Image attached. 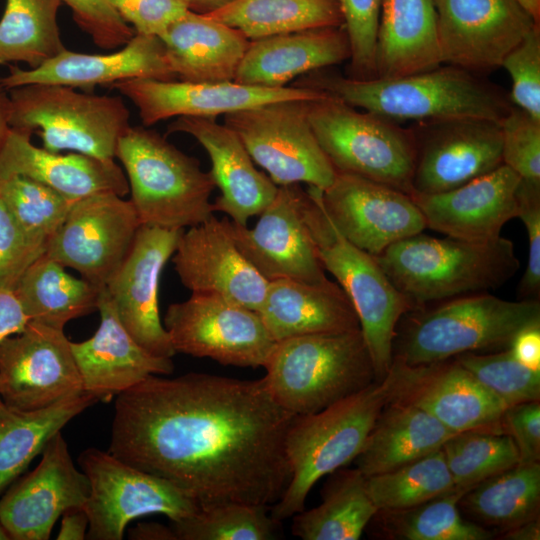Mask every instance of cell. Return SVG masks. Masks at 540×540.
Wrapping results in <instances>:
<instances>
[{"label": "cell", "mask_w": 540, "mask_h": 540, "mask_svg": "<svg viewBox=\"0 0 540 540\" xmlns=\"http://www.w3.org/2000/svg\"><path fill=\"white\" fill-rule=\"evenodd\" d=\"M294 416L263 379L152 375L116 397L108 452L167 480L199 509L268 507L291 478L285 437Z\"/></svg>", "instance_id": "obj_1"}, {"label": "cell", "mask_w": 540, "mask_h": 540, "mask_svg": "<svg viewBox=\"0 0 540 540\" xmlns=\"http://www.w3.org/2000/svg\"><path fill=\"white\" fill-rule=\"evenodd\" d=\"M296 84L397 123L455 118L500 122L514 106L501 87L481 75L444 64L394 78L354 79L316 70Z\"/></svg>", "instance_id": "obj_2"}, {"label": "cell", "mask_w": 540, "mask_h": 540, "mask_svg": "<svg viewBox=\"0 0 540 540\" xmlns=\"http://www.w3.org/2000/svg\"><path fill=\"white\" fill-rule=\"evenodd\" d=\"M374 257L413 310L431 302L496 290L519 269L513 242L502 236L473 242L421 232Z\"/></svg>", "instance_id": "obj_3"}, {"label": "cell", "mask_w": 540, "mask_h": 540, "mask_svg": "<svg viewBox=\"0 0 540 540\" xmlns=\"http://www.w3.org/2000/svg\"><path fill=\"white\" fill-rule=\"evenodd\" d=\"M403 318L393 343V362L417 366L510 348L520 332L540 326V302L475 293L409 311Z\"/></svg>", "instance_id": "obj_4"}, {"label": "cell", "mask_w": 540, "mask_h": 540, "mask_svg": "<svg viewBox=\"0 0 540 540\" xmlns=\"http://www.w3.org/2000/svg\"><path fill=\"white\" fill-rule=\"evenodd\" d=\"M390 372L362 390L312 414L295 415L285 437L290 481L272 505L282 521L304 510L308 493L322 477L357 457L380 413L391 399Z\"/></svg>", "instance_id": "obj_5"}, {"label": "cell", "mask_w": 540, "mask_h": 540, "mask_svg": "<svg viewBox=\"0 0 540 540\" xmlns=\"http://www.w3.org/2000/svg\"><path fill=\"white\" fill-rule=\"evenodd\" d=\"M263 367L270 395L294 415L316 413L376 381L360 329L278 341Z\"/></svg>", "instance_id": "obj_6"}, {"label": "cell", "mask_w": 540, "mask_h": 540, "mask_svg": "<svg viewBox=\"0 0 540 540\" xmlns=\"http://www.w3.org/2000/svg\"><path fill=\"white\" fill-rule=\"evenodd\" d=\"M115 158L141 225L185 229L213 215L210 196L216 185L210 172L157 132L130 126L118 141Z\"/></svg>", "instance_id": "obj_7"}, {"label": "cell", "mask_w": 540, "mask_h": 540, "mask_svg": "<svg viewBox=\"0 0 540 540\" xmlns=\"http://www.w3.org/2000/svg\"><path fill=\"white\" fill-rule=\"evenodd\" d=\"M11 129L37 134L51 152L72 151L114 160L129 129V110L120 97L76 92L56 84L9 89Z\"/></svg>", "instance_id": "obj_8"}, {"label": "cell", "mask_w": 540, "mask_h": 540, "mask_svg": "<svg viewBox=\"0 0 540 540\" xmlns=\"http://www.w3.org/2000/svg\"><path fill=\"white\" fill-rule=\"evenodd\" d=\"M307 114L336 172L412 194L415 151L409 128L330 96L309 101Z\"/></svg>", "instance_id": "obj_9"}, {"label": "cell", "mask_w": 540, "mask_h": 540, "mask_svg": "<svg viewBox=\"0 0 540 540\" xmlns=\"http://www.w3.org/2000/svg\"><path fill=\"white\" fill-rule=\"evenodd\" d=\"M320 193L315 224L319 258L352 303L372 359L376 381H381L393 363L398 324L413 310V305L392 283L373 255L359 249L338 232L321 204Z\"/></svg>", "instance_id": "obj_10"}, {"label": "cell", "mask_w": 540, "mask_h": 540, "mask_svg": "<svg viewBox=\"0 0 540 540\" xmlns=\"http://www.w3.org/2000/svg\"><path fill=\"white\" fill-rule=\"evenodd\" d=\"M308 102H271L224 117V124L277 186L306 183L324 190L336 176L309 123Z\"/></svg>", "instance_id": "obj_11"}, {"label": "cell", "mask_w": 540, "mask_h": 540, "mask_svg": "<svg viewBox=\"0 0 540 540\" xmlns=\"http://www.w3.org/2000/svg\"><path fill=\"white\" fill-rule=\"evenodd\" d=\"M318 201L309 187L278 186L273 200L253 228L229 219L237 247L269 282L292 279L308 283L328 280L315 235Z\"/></svg>", "instance_id": "obj_12"}, {"label": "cell", "mask_w": 540, "mask_h": 540, "mask_svg": "<svg viewBox=\"0 0 540 540\" xmlns=\"http://www.w3.org/2000/svg\"><path fill=\"white\" fill-rule=\"evenodd\" d=\"M78 463L90 486L84 505L89 517L86 539L121 540L127 525L138 517L163 514L177 522L199 509L167 480L109 452L88 448L80 454Z\"/></svg>", "instance_id": "obj_13"}, {"label": "cell", "mask_w": 540, "mask_h": 540, "mask_svg": "<svg viewBox=\"0 0 540 540\" xmlns=\"http://www.w3.org/2000/svg\"><path fill=\"white\" fill-rule=\"evenodd\" d=\"M163 325L176 353L223 365L263 367L276 343L257 311L211 294L170 304Z\"/></svg>", "instance_id": "obj_14"}, {"label": "cell", "mask_w": 540, "mask_h": 540, "mask_svg": "<svg viewBox=\"0 0 540 540\" xmlns=\"http://www.w3.org/2000/svg\"><path fill=\"white\" fill-rule=\"evenodd\" d=\"M141 223L130 200L111 192L73 202L45 254L104 287L127 255Z\"/></svg>", "instance_id": "obj_15"}, {"label": "cell", "mask_w": 540, "mask_h": 540, "mask_svg": "<svg viewBox=\"0 0 540 540\" xmlns=\"http://www.w3.org/2000/svg\"><path fill=\"white\" fill-rule=\"evenodd\" d=\"M409 129L415 151L411 195L448 191L503 165L498 121L455 118Z\"/></svg>", "instance_id": "obj_16"}, {"label": "cell", "mask_w": 540, "mask_h": 540, "mask_svg": "<svg viewBox=\"0 0 540 540\" xmlns=\"http://www.w3.org/2000/svg\"><path fill=\"white\" fill-rule=\"evenodd\" d=\"M84 392L62 329L28 322L0 344V398L13 409L35 411Z\"/></svg>", "instance_id": "obj_17"}, {"label": "cell", "mask_w": 540, "mask_h": 540, "mask_svg": "<svg viewBox=\"0 0 540 540\" xmlns=\"http://www.w3.org/2000/svg\"><path fill=\"white\" fill-rule=\"evenodd\" d=\"M440 63L482 75L537 25L515 0H435Z\"/></svg>", "instance_id": "obj_18"}, {"label": "cell", "mask_w": 540, "mask_h": 540, "mask_svg": "<svg viewBox=\"0 0 540 540\" xmlns=\"http://www.w3.org/2000/svg\"><path fill=\"white\" fill-rule=\"evenodd\" d=\"M389 372L390 401L416 406L454 433H503L508 406L454 358L417 366L393 362Z\"/></svg>", "instance_id": "obj_19"}, {"label": "cell", "mask_w": 540, "mask_h": 540, "mask_svg": "<svg viewBox=\"0 0 540 540\" xmlns=\"http://www.w3.org/2000/svg\"><path fill=\"white\" fill-rule=\"evenodd\" d=\"M184 229L141 225L122 263L104 289L118 318L149 353L172 358L176 352L159 313V280Z\"/></svg>", "instance_id": "obj_20"}, {"label": "cell", "mask_w": 540, "mask_h": 540, "mask_svg": "<svg viewBox=\"0 0 540 540\" xmlns=\"http://www.w3.org/2000/svg\"><path fill=\"white\" fill-rule=\"evenodd\" d=\"M320 200L338 232L373 256L426 229L411 195L357 175L337 172Z\"/></svg>", "instance_id": "obj_21"}, {"label": "cell", "mask_w": 540, "mask_h": 540, "mask_svg": "<svg viewBox=\"0 0 540 540\" xmlns=\"http://www.w3.org/2000/svg\"><path fill=\"white\" fill-rule=\"evenodd\" d=\"M34 470L19 477L0 498V522L12 540H47L68 509L84 507L90 493L61 433L45 445Z\"/></svg>", "instance_id": "obj_22"}, {"label": "cell", "mask_w": 540, "mask_h": 540, "mask_svg": "<svg viewBox=\"0 0 540 540\" xmlns=\"http://www.w3.org/2000/svg\"><path fill=\"white\" fill-rule=\"evenodd\" d=\"M137 107L145 126L172 117H213L241 111L261 104L327 97L306 87L268 88L227 82L161 81L129 79L109 85Z\"/></svg>", "instance_id": "obj_23"}, {"label": "cell", "mask_w": 540, "mask_h": 540, "mask_svg": "<svg viewBox=\"0 0 540 540\" xmlns=\"http://www.w3.org/2000/svg\"><path fill=\"white\" fill-rule=\"evenodd\" d=\"M172 262L191 293L217 295L254 311L262 305L269 281L237 247L227 217L212 215L183 230Z\"/></svg>", "instance_id": "obj_24"}, {"label": "cell", "mask_w": 540, "mask_h": 540, "mask_svg": "<svg viewBox=\"0 0 540 540\" xmlns=\"http://www.w3.org/2000/svg\"><path fill=\"white\" fill-rule=\"evenodd\" d=\"M129 79H176L162 40L156 35L135 33L120 50L108 54H86L70 50L34 69L11 66L0 78L9 90L28 84H56L92 90Z\"/></svg>", "instance_id": "obj_25"}, {"label": "cell", "mask_w": 540, "mask_h": 540, "mask_svg": "<svg viewBox=\"0 0 540 540\" xmlns=\"http://www.w3.org/2000/svg\"><path fill=\"white\" fill-rule=\"evenodd\" d=\"M519 175L505 165L454 189L413 194L426 228L448 237L485 242L501 236L503 226L516 217Z\"/></svg>", "instance_id": "obj_26"}, {"label": "cell", "mask_w": 540, "mask_h": 540, "mask_svg": "<svg viewBox=\"0 0 540 540\" xmlns=\"http://www.w3.org/2000/svg\"><path fill=\"white\" fill-rule=\"evenodd\" d=\"M97 310L100 323L93 336L71 342L85 392L98 401H110L152 375L174 371L171 358L149 353L129 334L104 287Z\"/></svg>", "instance_id": "obj_27"}, {"label": "cell", "mask_w": 540, "mask_h": 540, "mask_svg": "<svg viewBox=\"0 0 540 540\" xmlns=\"http://www.w3.org/2000/svg\"><path fill=\"white\" fill-rule=\"evenodd\" d=\"M185 133L195 138L211 161L209 171L220 195L212 203L234 223L247 226L273 200L278 186L254 165L238 135L213 117H177L168 133Z\"/></svg>", "instance_id": "obj_28"}, {"label": "cell", "mask_w": 540, "mask_h": 540, "mask_svg": "<svg viewBox=\"0 0 540 540\" xmlns=\"http://www.w3.org/2000/svg\"><path fill=\"white\" fill-rule=\"evenodd\" d=\"M22 175L76 201L90 195L129 193L126 175L115 160L71 152L60 154L31 142V135L10 129L0 148V177Z\"/></svg>", "instance_id": "obj_29"}, {"label": "cell", "mask_w": 540, "mask_h": 540, "mask_svg": "<svg viewBox=\"0 0 540 540\" xmlns=\"http://www.w3.org/2000/svg\"><path fill=\"white\" fill-rule=\"evenodd\" d=\"M344 26L324 27L251 40L234 81L268 88L286 87L299 75L349 60Z\"/></svg>", "instance_id": "obj_30"}, {"label": "cell", "mask_w": 540, "mask_h": 540, "mask_svg": "<svg viewBox=\"0 0 540 540\" xmlns=\"http://www.w3.org/2000/svg\"><path fill=\"white\" fill-rule=\"evenodd\" d=\"M275 342L313 334L360 329L357 314L338 283L270 281L257 311Z\"/></svg>", "instance_id": "obj_31"}, {"label": "cell", "mask_w": 540, "mask_h": 540, "mask_svg": "<svg viewBox=\"0 0 540 540\" xmlns=\"http://www.w3.org/2000/svg\"><path fill=\"white\" fill-rule=\"evenodd\" d=\"M180 81H234L249 46L239 30L187 10L158 36Z\"/></svg>", "instance_id": "obj_32"}, {"label": "cell", "mask_w": 540, "mask_h": 540, "mask_svg": "<svg viewBox=\"0 0 540 540\" xmlns=\"http://www.w3.org/2000/svg\"><path fill=\"white\" fill-rule=\"evenodd\" d=\"M435 0H382L376 77L394 78L441 65Z\"/></svg>", "instance_id": "obj_33"}, {"label": "cell", "mask_w": 540, "mask_h": 540, "mask_svg": "<svg viewBox=\"0 0 540 540\" xmlns=\"http://www.w3.org/2000/svg\"><path fill=\"white\" fill-rule=\"evenodd\" d=\"M455 434L420 408L389 401L354 462L365 477L388 472L441 448Z\"/></svg>", "instance_id": "obj_34"}, {"label": "cell", "mask_w": 540, "mask_h": 540, "mask_svg": "<svg viewBox=\"0 0 540 540\" xmlns=\"http://www.w3.org/2000/svg\"><path fill=\"white\" fill-rule=\"evenodd\" d=\"M98 400L87 392L52 406L21 411L0 403V498L56 433Z\"/></svg>", "instance_id": "obj_35"}, {"label": "cell", "mask_w": 540, "mask_h": 540, "mask_svg": "<svg viewBox=\"0 0 540 540\" xmlns=\"http://www.w3.org/2000/svg\"><path fill=\"white\" fill-rule=\"evenodd\" d=\"M65 269L44 253L18 282L13 292L30 322L63 330L69 321L97 310L102 287Z\"/></svg>", "instance_id": "obj_36"}, {"label": "cell", "mask_w": 540, "mask_h": 540, "mask_svg": "<svg viewBox=\"0 0 540 540\" xmlns=\"http://www.w3.org/2000/svg\"><path fill=\"white\" fill-rule=\"evenodd\" d=\"M325 483L322 502L295 514L291 531L303 540H358L378 512L357 469H338Z\"/></svg>", "instance_id": "obj_37"}, {"label": "cell", "mask_w": 540, "mask_h": 540, "mask_svg": "<svg viewBox=\"0 0 540 540\" xmlns=\"http://www.w3.org/2000/svg\"><path fill=\"white\" fill-rule=\"evenodd\" d=\"M205 15L239 30L250 41L344 25L337 0H234Z\"/></svg>", "instance_id": "obj_38"}, {"label": "cell", "mask_w": 540, "mask_h": 540, "mask_svg": "<svg viewBox=\"0 0 540 540\" xmlns=\"http://www.w3.org/2000/svg\"><path fill=\"white\" fill-rule=\"evenodd\" d=\"M459 506L502 532L539 517L540 464H517L474 485Z\"/></svg>", "instance_id": "obj_39"}, {"label": "cell", "mask_w": 540, "mask_h": 540, "mask_svg": "<svg viewBox=\"0 0 540 540\" xmlns=\"http://www.w3.org/2000/svg\"><path fill=\"white\" fill-rule=\"evenodd\" d=\"M61 0H7L0 19V64L34 69L66 50L57 25Z\"/></svg>", "instance_id": "obj_40"}, {"label": "cell", "mask_w": 540, "mask_h": 540, "mask_svg": "<svg viewBox=\"0 0 540 540\" xmlns=\"http://www.w3.org/2000/svg\"><path fill=\"white\" fill-rule=\"evenodd\" d=\"M467 490L457 487L408 509L378 511L374 517L389 539L490 540L492 532L465 520L459 512V501Z\"/></svg>", "instance_id": "obj_41"}, {"label": "cell", "mask_w": 540, "mask_h": 540, "mask_svg": "<svg viewBox=\"0 0 540 540\" xmlns=\"http://www.w3.org/2000/svg\"><path fill=\"white\" fill-rule=\"evenodd\" d=\"M378 511L408 509L457 488L442 448L394 470L366 477Z\"/></svg>", "instance_id": "obj_42"}, {"label": "cell", "mask_w": 540, "mask_h": 540, "mask_svg": "<svg viewBox=\"0 0 540 540\" xmlns=\"http://www.w3.org/2000/svg\"><path fill=\"white\" fill-rule=\"evenodd\" d=\"M0 199L28 240L44 253L74 202L22 175L0 177Z\"/></svg>", "instance_id": "obj_43"}, {"label": "cell", "mask_w": 540, "mask_h": 540, "mask_svg": "<svg viewBox=\"0 0 540 540\" xmlns=\"http://www.w3.org/2000/svg\"><path fill=\"white\" fill-rule=\"evenodd\" d=\"M267 507L243 503L220 504L198 509L172 522L177 540H273L280 536V521Z\"/></svg>", "instance_id": "obj_44"}, {"label": "cell", "mask_w": 540, "mask_h": 540, "mask_svg": "<svg viewBox=\"0 0 540 540\" xmlns=\"http://www.w3.org/2000/svg\"><path fill=\"white\" fill-rule=\"evenodd\" d=\"M445 460L456 487L470 489L481 481L519 464L517 446L508 434L466 431L443 445Z\"/></svg>", "instance_id": "obj_45"}, {"label": "cell", "mask_w": 540, "mask_h": 540, "mask_svg": "<svg viewBox=\"0 0 540 540\" xmlns=\"http://www.w3.org/2000/svg\"><path fill=\"white\" fill-rule=\"evenodd\" d=\"M454 359L507 406L540 400V368L521 363L511 348Z\"/></svg>", "instance_id": "obj_46"}, {"label": "cell", "mask_w": 540, "mask_h": 540, "mask_svg": "<svg viewBox=\"0 0 540 540\" xmlns=\"http://www.w3.org/2000/svg\"><path fill=\"white\" fill-rule=\"evenodd\" d=\"M337 1L351 49L347 76L376 78L375 56L382 0Z\"/></svg>", "instance_id": "obj_47"}, {"label": "cell", "mask_w": 540, "mask_h": 540, "mask_svg": "<svg viewBox=\"0 0 540 540\" xmlns=\"http://www.w3.org/2000/svg\"><path fill=\"white\" fill-rule=\"evenodd\" d=\"M500 127L503 165L522 180L540 183V121L513 106Z\"/></svg>", "instance_id": "obj_48"}, {"label": "cell", "mask_w": 540, "mask_h": 540, "mask_svg": "<svg viewBox=\"0 0 540 540\" xmlns=\"http://www.w3.org/2000/svg\"><path fill=\"white\" fill-rule=\"evenodd\" d=\"M501 67L512 81V104L540 121V25L506 55Z\"/></svg>", "instance_id": "obj_49"}, {"label": "cell", "mask_w": 540, "mask_h": 540, "mask_svg": "<svg viewBox=\"0 0 540 540\" xmlns=\"http://www.w3.org/2000/svg\"><path fill=\"white\" fill-rule=\"evenodd\" d=\"M516 217L523 222L528 237V259L518 285V298L539 300L540 183L521 179L516 191Z\"/></svg>", "instance_id": "obj_50"}, {"label": "cell", "mask_w": 540, "mask_h": 540, "mask_svg": "<svg viewBox=\"0 0 540 540\" xmlns=\"http://www.w3.org/2000/svg\"><path fill=\"white\" fill-rule=\"evenodd\" d=\"M61 1L70 7L78 26L102 49L126 45L136 33L107 0Z\"/></svg>", "instance_id": "obj_51"}, {"label": "cell", "mask_w": 540, "mask_h": 540, "mask_svg": "<svg viewBox=\"0 0 540 540\" xmlns=\"http://www.w3.org/2000/svg\"><path fill=\"white\" fill-rule=\"evenodd\" d=\"M43 251L26 237L0 199V289L13 291Z\"/></svg>", "instance_id": "obj_52"}, {"label": "cell", "mask_w": 540, "mask_h": 540, "mask_svg": "<svg viewBox=\"0 0 540 540\" xmlns=\"http://www.w3.org/2000/svg\"><path fill=\"white\" fill-rule=\"evenodd\" d=\"M136 33L160 36L187 8L181 0H107Z\"/></svg>", "instance_id": "obj_53"}, {"label": "cell", "mask_w": 540, "mask_h": 540, "mask_svg": "<svg viewBox=\"0 0 540 540\" xmlns=\"http://www.w3.org/2000/svg\"><path fill=\"white\" fill-rule=\"evenodd\" d=\"M503 433L514 440L519 452V464L540 459V401L508 406L502 419Z\"/></svg>", "instance_id": "obj_54"}, {"label": "cell", "mask_w": 540, "mask_h": 540, "mask_svg": "<svg viewBox=\"0 0 540 540\" xmlns=\"http://www.w3.org/2000/svg\"><path fill=\"white\" fill-rule=\"evenodd\" d=\"M28 322L14 292L0 289V344L6 338L22 332Z\"/></svg>", "instance_id": "obj_55"}, {"label": "cell", "mask_w": 540, "mask_h": 540, "mask_svg": "<svg viewBox=\"0 0 540 540\" xmlns=\"http://www.w3.org/2000/svg\"><path fill=\"white\" fill-rule=\"evenodd\" d=\"M510 348L521 363L531 368H540V326L520 332Z\"/></svg>", "instance_id": "obj_56"}, {"label": "cell", "mask_w": 540, "mask_h": 540, "mask_svg": "<svg viewBox=\"0 0 540 540\" xmlns=\"http://www.w3.org/2000/svg\"><path fill=\"white\" fill-rule=\"evenodd\" d=\"M89 527V517L84 507L68 509L61 515L58 540H83L86 539Z\"/></svg>", "instance_id": "obj_57"}, {"label": "cell", "mask_w": 540, "mask_h": 540, "mask_svg": "<svg viewBox=\"0 0 540 540\" xmlns=\"http://www.w3.org/2000/svg\"><path fill=\"white\" fill-rule=\"evenodd\" d=\"M129 538L137 540H177L172 527L154 522L137 524L129 531Z\"/></svg>", "instance_id": "obj_58"}, {"label": "cell", "mask_w": 540, "mask_h": 540, "mask_svg": "<svg viewBox=\"0 0 540 540\" xmlns=\"http://www.w3.org/2000/svg\"><path fill=\"white\" fill-rule=\"evenodd\" d=\"M499 539L505 540H539L540 519L539 517L509 528L500 535Z\"/></svg>", "instance_id": "obj_59"}, {"label": "cell", "mask_w": 540, "mask_h": 540, "mask_svg": "<svg viewBox=\"0 0 540 540\" xmlns=\"http://www.w3.org/2000/svg\"><path fill=\"white\" fill-rule=\"evenodd\" d=\"M0 80V148L10 132V97Z\"/></svg>", "instance_id": "obj_60"}, {"label": "cell", "mask_w": 540, "mask_h": 540, "mask_svg": "<svg viewBox=\"0 0 540 540\" xmlns=\"http://www.w3.org/2000/svg\"><path fill=\"white\" fill-rule=\"evenodd\" d=\"M187 10L198 13L208 14L217 11L228 5L234 0H181Z\"/></svg>", "instance_id": "obj_61"}, {"label": "cell", "mask_w": 540, "mask_h": 540, "mask_svg": "<svg viewBox=\"0 0 540 540\" xmlns=\"http://www.w3.org/2000/svg\"><path fill=\"white\" fill-rule=\"evenodd\" d=\"M537 24H540V0H515Z\"/></svg>", "instance_id": "obj_62"}, {"label": "cell", "mask_w": 540, "mask_h": 540, "mask_svg": "<svg viewBox=\"0 0 540 540\" xmlns=\"http://www.w3.org/2000/svg\"><path fill=\"white\" fill-rule=\"evenodd\" d=\"M11 537L6 530V528L3 526V524L0 522V540H10Z\"/></svg>", "instance_id": "obj_63"}, {"label": "cell", "mask_w": 540, "mask_h": 540, "mask_svg": "<svg viewBox=\"0 0 540 540\" xmlns=\"http://www.w3.org/2000/svg\"><path fill=\"white\" fill-rule=\"evenodd\" d=\"M2 402L1 398H0V403Z\"/></svg>", "instance_id": "obj_64"}]
</instances>
